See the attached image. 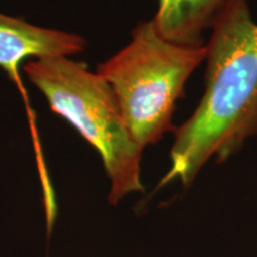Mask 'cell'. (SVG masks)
<instances>
[{
  "mask_svg": "<svg viewBox=\"0 0 257 257\" xmlns=\"http://www.w3.org/2000/svg\"><path fill=\"white\" fill-rule=\"evenodd\" d=\"M211 30L204 95L175 128L157 189L176 180L191 187L208 161L225 162L257 135V24L249 0H229Z\"/></svg>",
  "mask_w": 257,
  "mask_h": 257,
  "instance_id": "6da1fadb",
  "label": "cell"
},
{
  "mask_svg": "<svg viewBox=\"0 0 257 257\" xmlns=\"http://www.w3.org/2000/svg\"><path fill=\"white\" fill-rule=\"evenodd\" d=\"M28 78L49 102L100 154L111 181L108 201L117 205L144 191L141 181L143 149L135 142L111 86L100 74L67 57L31 60Z\"/></svg>",
  "mask_w": 257,
  "mask_h": 257,
  "instance_id": "7a4b0ae2",
  "label": "cell"
},
{
  "mask_svg": "<svg viewBox=\"0 0 257 257\" xmlns=\"http://www.w3.org/2000/svg\"><path fill=\"white\" fill-rule=\"evenodd\" d=\"M206 46L186 47L160 36L153 21L135 27L131 42L98 74L113 91L125 124L142 149L174 133L173 114L192 73L206 60Z\"/></svg>",
  "mask_w": 257,
  "mask_h": 257,
  "instance_id": "3957f363",
  "label": "cell"
},
{
  "mask_svg": "<svg viewBox=\"0 0 257 257\" xmlns=\"http://www.w3.org/2000/svg\"><path fill=\"white\" fill-rule=\"evenodd\" d=\"M78 35L35 27L21 18L0 14V67L22 88L19 64L28 57H67L85 49Z\"/></svg>",
  "mask_w": 257,
  "mask_h": 257,
  "instance_id": "277c9868",
  "label": "cell"
},
{
  "mask_svg": "<svg viewBox=\"0 0 257 257\" xmlns=\"http://www.w3.org/2000/svg\"><path fill=\"white\" fill-rule=\"evenodd\" d=\"M229 0H159L152 21L160 36L179 46L202 47L204 32L212 29Z\"/></svg>",
  "mask_w": 257,
  "mask_h": 257,
  "instance_id": "5b68a950",
  "label": "cell"
}]
</instances>
